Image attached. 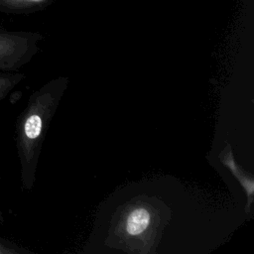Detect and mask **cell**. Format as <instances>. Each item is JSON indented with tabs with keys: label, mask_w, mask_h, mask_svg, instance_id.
Segmentation results:
<instances>
[{
	"label": "cell",
	"mask_w": 254,
	"mask_h": 254,
	"mask_svg": "<svg viewBox=\"0 0 254 254\" xmlns=\"http://www.w3.org/2000/svg\"><path fill=\"white\" fill-rule=\"evenodd\" d=\"M68 81L66 76L49 80L30 95L26 107L17 117L15 141L24 190L30 191L34 187L42 145Z\"/></svg>",
	"instance_id": "cell-2"
},
{
	"label": "cell",
	"mask_w": 254,
	"mask_h": 254,
	"mask_svg": "<svg viewBox=\"0 0 254 254\" xmlns=\"http://www.w3.org/2000/svg\"><path fill=\"white\" fill-rule=\"evenodd\" d=\"M46 1L47 0H0V3L13 9H20L39 5Z\"/></svg>",
	"instance_id": "cell-7"
},
{
	"label": "cell",
	"mask_w": 254,
	"mask_h": 254,
	"mask_svg": "<svg viewBox=\"0 0 254 254\" xmlns=\"http://www.w3.org/2000/svg\"><path fill=\"white\" fill-rule=\"evenodd\" d=\"M170 219L171 209L160 197L137 195L117 207L104 243L126 253H156Z\"/></svg>",
	"instance_id": "cell-1"
},
{
	"label": "cell",
	"mask_w": 254,
	"mask_h": 254,
	"mask_svg": "<svg viewBox=\"0 0 254 254\" xmlns=\"http://www.w3.org/2000/svg\"><path fill=\"white\" fill-rule=\"evenodd\" d=\"M25 78L23 72L0 71V101L3 100L14 87Z\"/></svg>",
	"instance_id": "cell-5"
},
{
	"label": "cell",
	"mask_w": 254,
	"mask_h": 254,
	"mask_svg": "<svg viewBox=\"0 0 254 254\" xmlns=\"http://www.w3.org/2000/svg\"><path fill=\"white\" fill-rule=\"evenodd\" d=\"M219 162L227 168L233 177L238 181L240 184L241 188L243 189L246 198H247V203H246V208L245 211L247 214H250L251 212V206L253 203V197H254V179L253 175L246 171L242 166H240L236 161L233 156L232 152V147L230 144H226L225 147L222 149V151L218 155Z\"/></svg>",
	"instance_id": "cell-4"
},
{
	"label": "cell",
	"mask_w": 254,
	"mask_h": 254,
	"mask_svg": "<svg viewBox=\"0 0 254 254\" xmlns=\"http://www.w3.org/2000/svg\"><path fill=\"white\" fill-rule=\"evenodd\" d=\"M5 221V217H4V213L2 211H0V224H3Z\"/></svg>",
	"instance_id": "cell-8"
},
{
	"label": "cell",
	"mask_w": 254,
	"mask_h": 254,
	"mask_svg": "<svg viewBox=\"0 0 254 254\" xmlns=\"http://www.w3.org/2000/svg\"><path fill=\"white\" fill-rule=\"evenodd\" d=\"M39 34L0 30V71H16L38 51Z\"/></svg>",
	"instance_id": "cell-3"
},
{
	"label": "cell",
	"mask_w": 254,
	"mask_h": 254,
	"mask_svg": "<svg viewBox=\"0 0 254 254\" xmlns=\"http://www.w3.org/2000/svg\"><path fill=\"white\" fill-rule=\"evenodd\" d=\"M0 254H34V252L0 236Z\"/></svg>",
	"instance_id": "cell-6"
}]
</instances>
